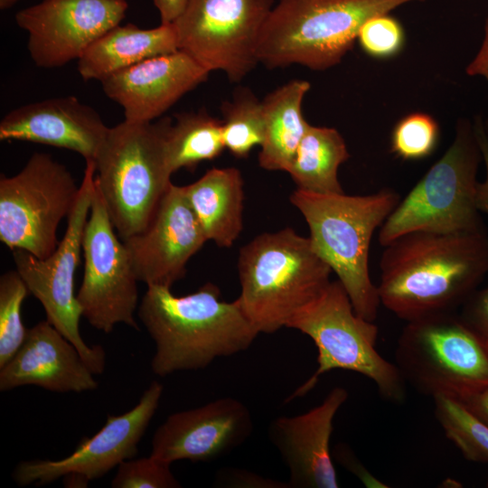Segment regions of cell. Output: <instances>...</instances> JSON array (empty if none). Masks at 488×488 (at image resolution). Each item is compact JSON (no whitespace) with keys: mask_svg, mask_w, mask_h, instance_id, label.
Returning <instances> with one entry per match:
<instances>
[{"mask_svg":"<svg viewBox=\"0 0 488 488\" xmlns=\"http://www.w3.org/2000/svg\"><path fill=\"white\" fill-rule=\"evenodd\" d=\"M383 248L377 286L380 305L406 322L455 311L488 273L485 229L413 231Z\"/></svg>","mask_w":488,"mask_h":488,"instance_id":"cell-1","label":"cell"},{"mask_svg":"<svg viewBox=\"0 0 488 488\" xmlns=\"http://www.w3.org/2000/svg\"><path fill=\"white\" fill-rule=\"evenodd\" d=\"M137 314L155 343L151 368L159 377L204 369L247 350L259 334L239 300H222L211 283L182 296L170 287L149 286Z\"/></svg>","mask_w":488,"mask_h":488,"instance_id":"cell-2","label":"cell"},{"mask_svg":"<svg viewBox=\"0 0 488 488\" xmlns=\"http://www.w3.org/2000/svg\"><path fill=\"white\" fill-rule=\"evenodd\" d=\"M400 201L392 189L367 195L320 194L296 189L290 202L302 213L314 251L334 272L360 316L374 322L380 300L369 268L371 241Z\"/></svg>","mask_w":488,"mask_h":488,"instance_id":"cell-3","label":"cell"},{"mask_svg":"<svg viewBox=\"0 0 488 488\" xmlns=\"http://www.w3.org/2000/svg\"><path fill=\"white\" fill-rule=\"evenodd\" d=\"M238 271L237 299L259 333L286 327L327 287L333 272L309 238L291 228L262 233L241 247Z\"/></svg>","mask_w":488,"mask_h":488,"instance_id":"cell-4","label":"cell"},{"mask_svg":"<svg viewBox=\"0 0 488 488\" xmlns=\"http://www.w3.org/2000/svg\"><path fill=\"white\" fill-rule=\"evenodd\" d=\"M411 1L279 0L260 31L258 61L269 69L326 70L352 48L366 21Z\"/></svg>","mask_w":488,"mask_h":488,"instance_id":"cell-5","label":"cell"},{"mask_svg":"<svg viewBox=\"0 0 488 488\" xmlns=\"http://www.w3.org/2000/svg\"><path fill=\"white\" fill-rule=\"evenodd\" d=\"M171 122L124 120L109 127L94 159L95 183L121 240L145 230L172 183L165 156Z\"/></svg>","mask_w":488,"mask_h":488,"instance_id":"cell-6","label":"cell"},{"mask_svg":"<svg viewBox=\"0 0 488 488\" xmlns=\"http://www.w3.org/2000/svg\"><path fill=\"white\" fill-rule=\"evenodd\" d=\"M286 327L309 336L318 351L315 371L287 400L307 394L323 374L339 369L371 380L382 399L395 404L404 402L407 383L396 364L377 351V325L357 314L338 279L297 312Z\"/></svg>","mask_w":488,"mask_h":488,"instance_id":"cell-7","label":"cell"},{"mask_svg":"<svg viewBox=\"0 0 488 488\" xmlns=\"http://www.w3.org/2000/svg\"><path fill=\"white\" fill-rule=\"evenodd\" d=\"M394 356L406 383L432 398L488 387V339L455 311L407 322Z\"/></svg>","mask_w":488,"mask_h":488,"instance_id":"cell-8","label":"cell"},{"mask_svg":"<svg viewBox=\"0 0 488 488\" xmlns=\"http://www.w3.org/2000/svg\"><path fill=\"white\" fill-rule=\"evenodd\" d=\"M482 157L474 129L466 121H460L450 147L381 225L379 243L385 247L413 231L484 230L476 205V175Z\"/></svg>","mask_w":488,"mask_h":488,"instance_id":"cell-9","label":"cell"},{"mask_svg":"<svg viewBox=\"0 0 488 488\" xmlns=\"http://www.w3.org/2000/svg\"><path fill=\"white\" fill-rule=\"evenodd\" d=\"M95 162L86 161L76 202L67 217L64 237L56 249L45 258L16 249L13 250V258L15 270L30 294L42 304L46 320L76 347L93 373L100 374L105 370V351L100 345L89 346L81 337L80 318L82 314L74 294L75 272L95 192Z\"/></svg>","mask_w":488,"mask_h":488,"instance_id":"cell-10","label":"cell"},{"mask_svg":"<svg viewBox=\"0 0 488 488\" xmlns=\"http://www.w3.org/2000/svg\"><path fill=\"white\" fill-rule=\"evenodd\" d=\"M80 186L65 165L34 153L13 176L0 177V239L10 249L39 258L58 247L57 230L76 202Z\"/></svg>","mask_w":488,"mask_h":488,"instance_id":"cell-11","label":"cell"},{"mask_svg":"<svg viewBox=\"0 0 488 488\" xmlns=\"http://www.w3.org/2000/svg\"><path fill=\"white\" fill-rule=\"evenodd\" d=\"M272 8L273 0H189L173 23L179 50L240 81L258 63V37Z\"/></svg>","mask_w":488,"mask_h":488,"instance_id":"cell-12","label":"cell"},{"mask_svg":"<svg viewBox=\"0 0 488 488\" xmlns=\"http://www.w3.org/2000/svg\"><path fill=\"white\" fill-rule=\"evenodd\" d=\"M82 251L84 275L76 295L82 316L105 333L112 332L118 324L139 330L135 318L138 280L96 183L83 232Z\"/></svg>","mask_w":488,"mask_h":488,"instance_id":"cell-13","label":"cell"},{"mask_svg":"<svg viewBox=\"0 0 488 488\" xmlns=\"http://www.w3.org/2000/svg\"><path fill=\"white\" fill-rule=\"evenodd\" d=\"M126 0H42L16 13L28 34L27 49L36 66L61 67L125 18Z\"/></svg>","mask_w":488,"mask_h":488,"instance_id":"cell-14","label":"cell"},{"mask_svg":"<svg viewBox=\"0 0 488 488\" xmlns=\"http://www.w3.org/2000/svg\"><path fill=\"white\" fill-rule=\"evenodd\" d=\"M164 391L153 381L138 403L119 415H108L104 426L91 437H85L73 453L60 460L21 462L14 471L18 485H43L67 475L86 481L100 478L122 462L137 454V446L155 414Z\"/></svg>","mask_w":488,"mask_h":488,"instance_id":"cell-15","label":"cell"},{"mask_svg":"<svg viewBox=\"0 0 488 488\" xmlns=\"http://www.w3.org/2000/svg\"><path fill=\"white\" fill-rule=\"evenodd\" d=\"M122 241L138 282L171 288L207 239L184 187L171 183L145 230Z\"/></svg>","mask_w":488,"mask_h":488,"instance_id":"cell-16","label":"cell"},{"mask_svg":"<svg viewBox=\"0 0 488 488\" xmlns=\"http://www.w3.org/2000/svg\"><path fill=\"white\" fill-rule=\"evenodd\" d=\"M254 427L249 409L225 397L171 414L155 430L152 456L172 465L179 460L208 463L240 446Z\"/></svg>","mask_w":488,"mask_h":488,"instance_id":"cell-17","label":"cell"},{"mask_svg":"<svg viewBox=\"0 0 488 488\" xmlns=\"http://www.w3.org/2000/svg\"><path fill=\"white\" fill-rule=\"evenodd\" d=\"M347 399L348 391L335 387L310 410L271 421L268 436L288 469V488L339 487L330 441L334 418Z\"/></svg>","mask_w":488,"mask_h":488,"instance_id":"cell-18","label":"cell"},{"mask_svg":"<svg viewBox=\"0 0 488 488\" xmlns=\"http://www.w3.org/2000/svg\"><path fill=\"white\" fill-rule=\"evenodd\" d=\"M209 73L179 50L146 59L100 82L107 97L123 108L126 121L147 123L205 81Z\"/></svg>","mask_w":488,"mask_h":488,"instance_id":"cell-19","label":"cell"},{"mask_svg":"<svg viewBox=\"0 0 488 488\" xmlns=\"http://www.w3.org/2000/svg\"><path fill=\"white\" fill-rule=\"evenodd\" d=\"M109 127L99 114L74 96L23 105L0 122V140H18L65 148L85 161L95 159Z\"/></svg>","mask_w":488,"mask_h":488,"instance_id":"cell-20","label":"cell"},{"mask_svg":"<svg viewBox=\"0 0 488 488\" xmlns=\"http://www.w3.org/2000/svg\"><path fill=\"white\" fill-rule=\"evenodd\" d=\"M76 347L47 320L28 329L24 343L0 367V390L34 385L54 392L94 390L99 383Z\"/></svg>","mask_w":488,"mask_h":488,"instance_id":"cell-21","label":"cell"},{"mask_svg":"<svg viewBox=\"0 0 488 488\" xmlns=\"http://www.w3.org/2000/svg\"><path fill=\"white\" fill-rule=\"evenodd\" d=\"M179 51L173 23L142 29L134 23L117 24L94 41L78 60L85 80L107 77L146 59Z\"/></svg>","mask_w":488,"mask_h":488,"instance_id":"cell-22","label":"cell"},{"mask_svg":"<svg viewBox=\"0 0 488 488\" xmlns=\"http://www.w3.org/2000/svg\"><path fill=\"white\" fill-rule=\"evenodd\" d=\"M183 187L207 240L221 248L231 247L243 229L244 182L240 171L213 167Z\"/></svg>","mask_w":488,"mask_h":488,"instance_id":"cell-23","label":"cell"},{"mask_svg":"<svg viewBox=\"0 0 488 488\" xmlns=\"http://www.w3.org/2000/svg\"><path fill=\"white\" fill-rule=\"evenodd\" d=\"M310 87L306 80H294L261 101L265 136L258 164L263 169L288 172L309 126L303 116L302 103Z\"/></svg>","mask_w":488,"mask_h":488,"instance_id":"cell-24","label":"cell"},{"mask_svg":"<svg viewBox=\"0 0 488 488\" xmlns=\"http://www.w3.org/2000/svg\"><path fill=\"white\" fill-rule=\"evenodd\" d=\"M349 157L346 144L336 129L309 124L287 173L296 189L320 194L342 193L338 170Z\"/></svg>","mask_w":488,"mask_h":488,"instance_id":"cell-25","label":"cell"},{"mask_svg":"<svg viewBox=\"0 0 488 488\" xmlns=\"http://www.w3.org/2000/svg\"><path fill=\"white\" fill-rule=\"evenodd\" d=\"M165 134V156L170 173L193 169L202 161L218 157L225 149L222 121L205 111L175 115Z\"/></svg>","mask_w":488,"mask_h":488,"instance_id":"cell-26","label":"cell"},{"mask_svg":"<svg viewBox=\"0 0 488 488\" xmlns=\"http://www.w3.org/2000/svg\"><path fill=\"white\" fill-rule=\"evenodd\" d=\"M222 140L234 156L245 158L262 145L265 123L262 102L249 89H237L231 101L222 105Z\"/></svg>","mask_w":488,"mask_h":488,"instance_id":"cell-27","label":"cell"},{"mask_svg":"<svg viewBox=\"0 0 488 488\" xmlns=\"http://www.w3.org/2000/svg\"><path fill=\"white\" fill-rule=\"evenodd\" d=\"M433 400L446 436L466 459L488 464V426L455 398L436 396Z\"/></svg>","mask_w":488,"mask_h":488,"instance_id":"cell-28","label":"cell"},{"mask_svg":"<svg viewBox=\"0 0 488 488\" xmlns=\"http://www.w3.org/2000/svg\"><path fill=\"white\" fill-rule=\"evenodd\" d=\"M29 294L27 286L16 270L1 276L0 367L16 353L25 341L28 329L22 322L21 308Z\"/></svg>","mask_w":488,"mask_h":488,"instance_id":"cell-29","label":"cell"},{"mask_svg":"<svg viewBox=\"0 0 488 488\" xmlns=\"http://www.w3.org/2000/svg\"><path fill=\"white\" fill-rule=\"evenodd\" d=\"M439 127L425 113H412L399 120L391 135V152L404 160H418L430 155L436 147Z\"/></svg>","mask_w":488,"mask_h":488,"instance_id":"cell-30","label":"cell"},{"mask_svg":"<svg viewBox=\"0 0 488 488\" xmlns=\"http://www.w3.org/2000/svg\"><path fill=\"white\" fill-rule=\"evenodd\" d=\"M171 465L152 455L128 459L117 466L111 481L113 488H177L181 487L170 468Z\"/></svg>","mask_w":488,"mask_h":488,"instance_id":"cell-31","label":"cell"},{"mask_svg":"<svg viewBox=\"0 0 488 488\" xmlns=\"http://www.w3.org/2000/svg\"><path fill=\"white\" fill-rule=\"evenodd\" d=\"M357 39L367 54L376 58H388L401 50L404 31L399 21L392 16L388 14H378L362 24Z\"/></svg>","mask_w":488,"mask_h":488,"instance_id":"cell-32","label":"cell"},{"mask_svg":"<svg viewBox=\"0 0 488 488\" xmlns=\"http://www.w3.org/2000/svg\"><path fill=\"white\" fill-rule=\"evenodd\" d=\"M214 483L219 487L288 488L287 483H282L250 471L233 467L220 469L216 473Z\"/></svg>","mask_w":488,"mask_h":488,"instance_id":"cell-33","label":"cell"},{"mask_svg":"<svg viewBox=\"0 0 488 488\" xmlns=\"http://www.w3.org/2000/svg\"><path fill=\"white\" fill-rule=\"evenodd\" d=\"M460 315L488 339V286L474 291L463 304Z\"/></svg>","mask_w":488,"mask_h":488,"instance_id":"cell-34","label":"cell"},{"mask_svg":"<svg viewBox=\"0 0 488 488\" xmlns=\"http://www.w3.org/2000/svg\"><path fill=\"white\" fill-rule=\"evenodd\" d=\"M334 457L348 471L352 473L367 487L387 488L383 482L374 477L355 457L352 451L345 444H339L334 447Z\"/></svg>","mask_w":488,"mask_h":488,"instance_id":"cell-35","label":"cell"},{"mask_svg":"<svg viewBox=\"0 0 488 488\" xmlns=\"http://www.w3.org/2000/svg\"><path fill=\"white\" fill-rule=\"evenodd\" d=\"M474 129L486 166L485 181L479 182L477 185L476 205L481 212L488 215V133L480 120L476 122Z\"/></svg>","mask_w":488,"mask_h":488,"instance_id":"cell-36","label":"cell"},{"mask_svg":"<svg viewBox=\"0 0 488 488\" xmlns=\"http://www.w3.org/2000/svg\"><path fill=\"white\" fill-rule=\"evenodd\" d=\"M460 400L475 417L488 426V387Z\"/></svg>","mask_w":488,"mask_h":488,"instance_id":"cell-37","label":"cell"},{"mask_svg":"<svg viewBox=\"0 0 488 488\" xmlns=\"http://www.w3.org/2000/svg\"><path fill=\"white\" fill-rule=\"evenodd\" d=\"M466 72L471 76L482 75L488 80V18L484 24V37L482 46L475 58L467 66ZM485 129L488 133V120Z\"/></svg>","mask_w":488,"mask_h":488,"instance_id":"cell-38","label":"cell"},{"mask_svg":"<svg viewBox=\"0 0 488 488\" xmlns=\"http://www.w3.org/2000/svg\"><path fill=\"white\" fill-rule=\"evenodd\" d=\"M158 9L161 23H173L183 12L189 0H153Z\"/></svg>","mask_w":488,"mask_h":488,"instance_id":"cell-39","label":"cell"},{"mask_svg":"<svg viewBox=\"0 0 488 488\" xmlns=\"http://www.w3.org/2000/svg\"><path fill=\"white\" fill-rule=\"evenodd\" d=\"M18 0H0V9L6 10L14 6Z\"/></svg>","mask_w":488,"mask_h":488,"instance_id":"cell-40","label":"cell"},{"mask_svg":"<svg viewBox=\"0 0 488 488\" xmlns=\"http://www.w3.org/2000/svg\"><path fill=\"white\" fill-rule=\"evenodd\" d=\"M486 487H488V480H487V483H486Z\"/></svg>","mask_w":488,"mask_h":488,"instance_id":"cell-41","label":"cell"}]
</instances>
